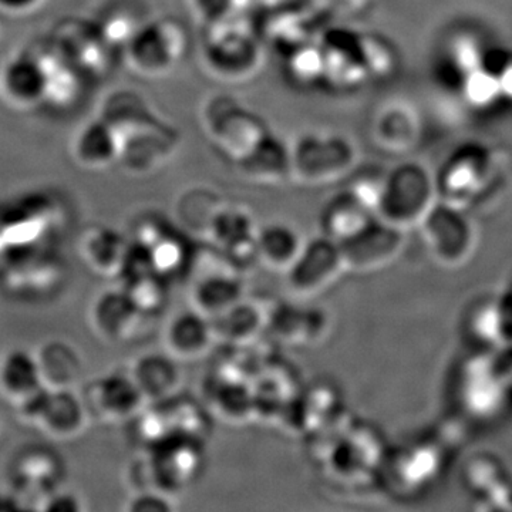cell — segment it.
<instances>
[{"label": "cell", "mask_w": 512, "mask_h": 512, "mask_svg": "<svg viewBox=\"0 0 512 512\" xmlns=\"http://www.w3.org/2000/svg\"><path fill=\"white\" fill-rule=\"evenodd\" d=\"M343 274L346 268L340 245L319 235L305 242L286 279L293 295L313 298L332 288Z\"/></svg>", "instance_id": "9a60e30c"}, {"label": "cell", "mask_w": 512, "mask_h": 512, "mask_svg": "<svg viewBox=\"0 0 512 512\" xmlns=\"http://www.w3.org/2000/svg\"><path fill=\"white\" fill-rule=\"evenodd\" d=\"M35 355L46 389L74 390L83 372L82 359L76 349L62 340H52Z\"/></svg>", "instance_id": "74e56055"}, {"label": "cell", "mask_w": 512, "mask_h": 512, "mask_svg": "<svg viewBox=\"0 0 512 512\" xmlns=\"http://www.w3.org/2000/svg\"><path fill=\"white\" fill-rule=\"evenodd\" d=\"M464 487L480 511H512V474L500 458L474 454L463 471Z\"/></svg>", "instance_id": "44dd1931"}, {"label": "cell", "mask_w": 512, "mask_h": 512, "mask_svg": "<svg viewBox=\"0 0 512 512\" xmlns=\"http://www.w3.org/2000/svg\"><path fill=\"white\" fill-rule=\"evenodd\" d=\"M45 389L35 353L15 349L2 357L0 394L16 409Z\"/></svg>", "instance_id": "836d02e7"}, {"label": "cell", "mask_w": 512, "mask_h": 512, "mask_svg": "<svg viewBox=\"0 0 512 512\" xmlns=\"http://www.w3.org/2000/svg\"><path fill=\"white\" fill-rule=\"evenodd\" d=\"M500 164L484 147L458 151L436 177L439 201L458 210H471L493 190Z\"/></svg>", "instance_id": "30bf717a"}, {"label": "cell", "mask_w": 512, "mask_h": 512, "mask_svg": "<svg viewBox=\"0 0 512 512\" xmlns=\"http://www.w3.org/2000/svg\"><path fill=\"white\" fill-rule=\"evenodd\" d=\"M258 231L254 214L248 207L224 201L212 218L207 239L221 252L229 268L239 274L259 264Z\"/></svg>", "instance_id": "5bb4252c"}, {"label": "cell", "mask_w": 512, "mask_h": 512, "mask_svg": "<svg viewBox=\"0 0 512 512\" xmlns=\"http://www.w3.org/2000/svg\"><path fill=\"white\" fill-rule=\"evenodd\" d=\"M437 202L436 177L421 164L404 163L386 173L376 217L407 234L420 227Z\"/></svg>", "instance_id": "8992f818"}, {"label": "cell", "mask_w": 512, "mask_h": 512, "mask_svg": "<svg viewBox=\"0 0 512 512\" xmlns=\"http://www.w3.org/2000/svg\"><path fill=\"white\" fill-rule=\"evenodd\" d=\"M224 202L220 195L215 194L207 188H192L184 192L178 202V215L185 227L200 232L207 238L208 228L215 212Z\"/></svg>", "instance_id": "b9f144b4"}, {"label": "cell", "mask_w": 512, "mask_h": 512, "mask_svg": "<svg viewBox=\"0 0 512 512\" xmlns=\"http://www.w3.org/2000/svg\"><path fill=\"white\" fill-rule=\"evenodd\" d=\"M268 330L284 345H319L329 335L330 318L319 308L282 303L269 309Z\"/></svg>", "instance_id": "603a6c76"}, {"label": "cell", "mask_w": 512, "mask_h": 512, "mask_svg": "<svg viewBox=\"0 0 512 512\" xmlns=\"http://www.w3.org/2000/svg\"><path fill=\"white\" fill-rule=\"evenodd\" d=\"M463 420H446L413 439L389 446L379 485L399 500H414L433 490L446 474L464 437Z\"/></svg>", "instance_id": "6da1fadb"}, {"label": "cell", "mask_w": 512, "mask_h": 512, "mask_svg": "<svg viewBox=\"0 0 512 512\" xmlns=\"http://www.w3.org/2000/svg\"><path fill=\"white\" fill-rule=\"evenodd\" d=\"M244 299V282L234 269L202 275L191 286V309L210 320L220 318Z\"/></svg>", "instance_id": "d6a6232c"}, {"label": "cell", "mask_w": 512, "mask_h": 512, "mask_svg": "<svg viewBox=\"0 0 512 512\" xmlns=\"http://www.w3.org/2000/svg\"><path fill=\"white\" fill-rule=\"evenodd\" d=\"M373 140L389 153H403L417 136V123L412 111L402 103L384 104L373 117Z\"/></svg>", "instance_id": "f35d334b"}, {"label": "cell", "mask_w": 512, "mask_h": 512, "mask_svg": "<svg viewBox=\"0 0 512 512\" xmlns=\"http://www.w3.org/2000/svg\"><path fill=\"white\" fill-rule=\"evenodd\" d=\"M89 82H99L113 69L116 50L92 18H64L49 35Z\"/></svg>", "instance_id": "7c38bea8"}, {"label": "cell", "mask_w": 512, "mask_h": 512, "mask_svg": "<svg viewBox=\"0 0 512 512\" xmlns=\"http://www.w3.org/2000/svg\"><path fill=\"white\" fill-rule=\"evenodd\" d=\"M198 10L207 16L210 23L222 22V20L239 18V13L247 5V0H195Z\"/></svg>", "instance_id": "f6af8a7d"}, {"label": "cell", "mask_w": 512, "mask_h": 512, "mask_svg": "<svg viewBox=\"0 0 512 512\" xmlns=\"http://www.w3.org/2000/svg\"><path fill=\"white\" fill-rule=\"evenodd\" d=\"M66 476L63 460L55 451L43 447H29L13 458L9 480L16 497L25 503L39 504L50 494L62 488Z\"/></svg>", "instance_id": "e0dca14e"}, {"label": "cell", "mask_w": 512, "mask_h": 512, "mask_svg": "<svg viewBox=\"0 0 512 512\" xmlns=\"http://www.w3.org/2000/svg\"><path fill=\"white\" fill-rule=\"evenodd\" d=\"M210 407L225 423L242 424L255 419L256 404L251 383L215 377Z\"/></svg>", "instance_id": "ab89813d"}, {"label": "cell", "mask_w": 512, "mask_h": 512, "mask_svg": "<svg viewBox=\"0 0 512 512\" xmlns=\"http://www.w3.org/2000/svg\"><path fill=\"white\" fill-rule=\"evenodd\" d=\"M82 397L90 419L101 423H131L148 406L128 370L97 377Z\"/></svg>", "instance_id": "2e32d148"}, {"label": "cell", "mask_w": 512, "mask_h": 512, "mask_svg": "<svg viewBox=\"0 0 512 512\" xmlns=\"http://www.w3.org/2000/svg\"><path fill=\"white\" fill-rule=\"evenodd\" d=\"M215 343L217 339L211 320L194 309L178 313L165 328V352L181 363L202 359L211 352Z\"/></svg>", "instance_id": "484cf974"}, {"label": "cell", "mask_w": 512, "mask_h": 512, "mask_svg": "<svg viewBox=\"0 0 512 512\" xmlns=\"http://www.w3.org/2000/svg\"><path fill=\"white\" fill-rule=\"evenodd\" d=\"M70 153L83 170H109L119 164L120 140L110 124L97 116L76 131Z\"/></svg>", "instance_id": "f1b7e54d"}, {"label": "cell", "mask_w": 512, "mask_h": 512, "mask_svg": "<svg viewBox=\"0 0 512 512\" xmlns=\"http://www.w3.org/2000/svg\"><path fill=\"white\" fill-rule=\"evenodd\" d=\"M138 247L146 251L153 271L167 281L184 275L194 258L190 242L185 241L183 235L165 221L156 235Z\"/></svg>", "instance_id": "8d00e7d4"}, {"label": "cell", "mask_w": 512, "mask_h": 512, "mask_svg": "<svg viewBox=\"0 0 512 512\" xmlns=\"http://www.w3.org/2000/svg\"><path fill=\"white\" fill-rule=\"evenodd\" d=\"M29 50L42 70L45 107L64 113L79 106L89 80L67 59L56 43L47 36L46 39L33 43Z\"/></svg>", "instance_id": "ac0fdd59"}, {"label": "cell", "mask_w": 512, "mask_h": 512, "mask_svg": "<svg viewBox=\"0 0 512 512\" xmlns=\"http://www.w3.org/2000/svg\"><path fill=\"white\" fill-rule=\"evenodd\" d=\"M268 319V309L245 298L211 322L217 343H225L232 348H245L255 343L268 330Z\"/></svg>", "instance_id": "e575fe53"}, {"label": "cell", "mask_w": 512, "mask_h": 512, "mask_svg": "<svg viewBox=\"0 0 512 512\" xmlns=\"http://www.w3.org/2000/svg\"><path fill=\"white\" fill-rule=\"evenodd\" d=\"M127 370L147 404L167 402L178 396L183 386L181 362L165 350L138 356Z\"/></svg>", "instance_id": "d4e9b609"}, {"label": "cell", "mask_w": 512, "mask_h": 512, "mask_svg": "<svg viewBox=\"0 0 512 512\" xmlns=\"http://www.w3.org/2000/svg\"><path fill=\"white\" fill-rule=\"evenodd\" d=\"M500 76L501 89H503V96L512 97V55L505 56L503 62L500 63Z\"/></svg>", "instance_id": "c3c4849f"}, {"label": "cell", "mask_w": 512, "mask_h": 512, "mask_svg": "<svg viewBox=\"0 0 512 512\" xmlns=\"http://www.w3.org/2000/svg\"><path fill=\"white\" fill-rule=\"evenodd\" d=\"M205 441L174 437L148 448L134 461L128 481L137 491L156 490L175 497L200 480L205 468Z\"/></svg>", "instance_id": "3957f363"}, {"label": "cell", "mask_w": 512, "mask_h": 512, "mask_svg": "<svg viewBox=\"0 0 512 512\" xmlns=\"http://www.w3.org/2000/svg\"><path fill=\"white\" fill-rule=\"evenodd\" d=\"M37 510L43 512H80L83 511L82 500L77 495L66 493L62 488L46 497Z\"/></svg>", "instance_id": "bcb514c9"}, {"label": "cell", "mask_w": 512, "mask_h": 512, "mask_svg": "<svg viewBox=\"0 0 512 512\" xmlns=\"http://www.w3.org/2000/svg\"><path fill=\"white\" fill-rule=\"evenodd\" d=\"M262 47L241 18L210 23L202 42V63L220 82H248L261 70Z\"/></svg>", "instance_id": "52a82bcc"}, {"label": "cell", "mask_w": 512, "mask_h": 512, "mask_svg": "<svg viewBox=\"0 0 512 512\" xmlns=\"http://www.w3.org/2000/svg\"><path fill=\"white\" fill-rule=\"evenodd\" d=\"M245 181L258 185H281L291 180V146L274 131H269L264 140L235 164Z\"/></svg>", "instance_id": "4316f807"}, {"label": "cell", "mask_w": 512, "mask_h": 512, "mask_svg": "<svg viewBox=\"0 0 512 512\" xmlns=\"http://www.w3.org/2000/svg\"><path fill=\"white\" fill-rule=\"evenodd\" d=\"M406 245V232L376 218L357 237L340 245L346 272L372 274L393 264Z\"/></svg>", "instance_id": "ffe728a7"}, {"label": "cell", "mask_w": 512, "mask_h": 512, "mask_svg": "<svg viewBox=\"0 0 512 512\" xmlns=\"http://www.w3.org/2000/svg\"><path fill=\"white\" fill-rule=\"evenodd\" d=\"M0 97L12 109L30 111L45 107V82L30 50L13 56L0 72Z\"/></svg>", "instance_id": "cb8c5ba5"}, {"label": "cell", "mask_w": 512, "mask_h": 512, "mask_svg": "<svg viewBox=\"0 0 512 512\" xmlns=\"http://www.w3.org/2000/svg\"><path fill=\"white\" fill-rule=\"evenodd\" d=\"M175 497L161 493V491H137L131 494L126 505L127 512H174Z\"/></svg>", "instance_id": "ee69618b"}, {"label": "cell", "mask_w": 512, "mask_h": 512, "mask_svg": "<svg viewBox=\"0 0 512 512\" xmlns=\"http://www.w3.org/2000/svg\"><path fill=\"white\" fill-rule=\"evenodd\" d=\"M16 410L25 423L59 441L79 437L90 420L83 397L74 390H42Z\"/></svg>", "instance_id": "4fadbf2b"}, {"label": "cell", "mask_w": 512, "mask_h": 512, "mask_svg": "<svg viewBox=\"0 0 512 512\" xmlns=\"http://www.w3.org/2000/svg\"><path fill=\"white\" fill-rule=\"evenodd\" d=\"M463 333L471 349L507 352L503 305L498 293L478 298L468 306L463 316Z\"/></svg>", "instance_id": "1f68e13d"}, {"label": "cell", "mask_w": 512, "mask_h": 512, "mask_svg": "<svg viewBox=\"0 0 512 512\" xmlns=\"http://www.w3.org/2000/svg\"><path fill=\"white\" fill-rule=\"evenodd\" d=\"M131 241L109 227L87 229L79 241V255L93 274L120 278L130 254Z\"/></svg>", "instance_id": "f546056e"}, {"label": "cell", "mask_w": 512, "mask_h": 512, "mask_svg": "<svg viewBox=\"0 0 512 512\" xmlns=\"http://www.w3.org/2000/svg\"><path fill=\"white\" fill-rule=\"evenodd\" d=\"M450 396L467 426H493L512 412V393L504 353L471 349L450 377Z\"/></svg>", "instance_id": "7a4b0ae2"}, {"label": "cell", "mask_w": 512, "mask_h": 512, "mask_svg": "<svg viewBox=\"0 0 512 512\" xmlns=\"http://www.w3.org/2000/svg\"><path fill=\"white\" fill-rule=\"evenodd\" d=\"M116 52H123L151 19L144 0H104L92 16Z\"/></svg>", "instance_id": "4dcf8cb0"}, {"label": "cell", "mask_w": 512, "mask_h": 512, "mask_svg": "<svg viewBox=\"0 0 512 512\" xmlns=\"http://www.w3.org/2000/svg\"><path fill=\"white\" fill-rule=\"evenodd\" d=\"M46 0H0V13L9 16H26L36 13Z\"/></svg>", "instance_id": "7dc6e473"}, {"label": "cell", "mask_w": 512, "mask_h": 512, "mask_svg": "<svg viewBox=\"0 0 512 512\" xmlns=\"http://www.w3.org/2000/svg\"><path fill=\"white\" fill-rule=\"evenodd\" d=\"M419 229L431 258L444 268H460L476 254L478 232L467 211L439 201Z\"/></svg>", "instance_id": "8fae6325"}, {"label": "cell", "mask_w": 512, "mask_h": 512, "mask_svg": "<svg viewBox=\"0 0 512 512\" xmlns=\"http://www.w3.org/2000/svg\"><path fill=\"white\" fill-rule=\"evenodd\" d=\"M22 510H25V505L15 494H0V512Z\"/></svg>", "instance_id": "681fc988"}, {"label": "cell", "mask_w": 512, "mask_h": 512, "mask_svg": "<svg viewBox=\"0 0 512 512\" xmlns=\"http://www.w3.org/2000/svg\"><path fill=\"white\" fill-rule=\"evenodd\" d=\"M376 218L365 202L345 188L333 195L320 212V235L342 245L365 231Z\"/></svg>", "instance_id": "83f0119b"}, {"label": "cell", "mask_w": 512, "mask_h": 512, "mask_svg": "<svg viewBox=\"0 0 512 512\" xmlns=\"http://www.w3.org/2000/svg\"><path fill=\"white\" fill-rule=\"evenodd\" d=\"M123 291L148 318L164 311L170 299V281L154 271L124 276Z\"/></svg>", "instance_id": "60d3db41"}, {"label": "cell", "mask_w": 512, "mask_h": 512, "mask_svg": "<svg viewBox=\"0 0 512 512\" xmlns=\"http://www.w3.org/2000/svg\"><path fill=\"white\" fill-rule=\"evenodd\" d=\"M190 40L180 20L151 18L123 50L128 70L147 80L170 76L183 63Z\"/></svg>", "instance_id": "9c48e42d"}, {"label": "cell", "mask_w": 512, "mask_h": 512, "mask_svg": "<svg viewBox=\"0 0 512 512\" xmlns=\"http://www.w3.org/2000/svg\"><path fill=\"white\" fill-rule=\"evenodd\" d=\"M305 242L298 229L284 222L259 228L256 238L259 264L276 274H288L301 255Z\"/></svg>", "instance_id": "d590c367"}, {"label": "cell", "mask_w": 512, "mask_h": 512, "mask_svg": "<svg viewBox=\"0 0 512 512\" xmlns=\"http://www.w3.org/2000/svg\"><path fill=\"white\" fill-rule=\"evenodd\" d=\"M289 73L295 82L308 86L325 79V64L320 46H308L295 52L289 64Z\"/></svg>", "instance_id": "7bdbcfd3"}, {"label": "cell", "mask_w": 512, "mask_h": 512, "mask_svg": "<svg viewBox=\"0 0 512 512\" xmlns=\"http://www.w3.org/2000/svg\"><path fill=\"white\" fill-rule=\"evenodd\" d=\"M180 144L177 127L168 121L121 140L119 165L133 177H151L174 160Z\"/></svg>", "instance_id": "d6986e66"}, {"label": "cell", "mask_w": 512, "mask_h": 512, "mask_svg": "<svg viewBox=\"0 0 512 512\" xmlns=\"http://www.w3.org/2000/svg\"><path fill=\"white\" fill-rule=\"evenodd\" d=\"M505 288H508V289H510V291H512V276H511L510 282H508V284H507V286H505Z\"/></svg>", "instance_id": "816d5d0a"}, {"label": "cell", "mask_w": 512, "mask_h": 512, "mask_svg": "<svg viewBox=\"0 0 512 512\" xmlns=\"http://www.w3.org/2000/svg\"><path fill=\"white\" fill-rule=\"evenodd\" d=\"M200 124L212 147L232 164H238L271 131L264 117L229 93L205 97Z\"/></svg>", "instance_id": "5b68a950"}, {"label": "cell", "mask_w": 512, "mask_h": 512, "mask_svg": "<svg viewBox=\"0 0 512 512\" xmlns=\"http://www.w3.org/2000/svg\"><path fill=\"white\" fill-rule=\"evenodd\" d=\"M148 319L121 288L101 292L90 306L94 333L114 345L137 339Z\"/></svg>", "instance_id": "7402d4cb"}, {"label": "cell", "mask_w": 512, "mask_h": 512, "mask_svg": "<svg viewBox=\"0 0 512 512\" xmlns=\"http://www.w3.org/2000/svg\"><path fill=\"white\" fill-rule=\"evenodd\" d=\"M387 450L389 444L375 426L355 419L320 464L340 485L369 487L379 484Z\"/></svg>", "instance_id": "ba28073f"}, {"label": "cell", "mask_w": 512, "mask_h": 512, "mask_svg": "<svg viewBox=\"0 0 512 512\" xmlns=\"http://www.w3.org/2000/svg\"><path fill=\"white\" fill-rule=\"evenodd\" d=\"M504 365L505 372H507L508 383H510V389L512 393V350L504 352Z\"/></svg>", "instance_id": "f907efd6"}, {"label": "cell", "mask_w": 512, "mask_h": 512, "mask_svg": "<svg viewBox=\"0 0 512 512\" xmlns=\"http://www.w3.org/2000/svg\"><path fill=\"white\" fill-rule=\"evenodd\" d=\"M289 146L292 183L303 187L338 183L355 173L359 163L355 141L330 128L303 131Z\"/></svg>", "instance_id": "277c9868"}]
</instances>
